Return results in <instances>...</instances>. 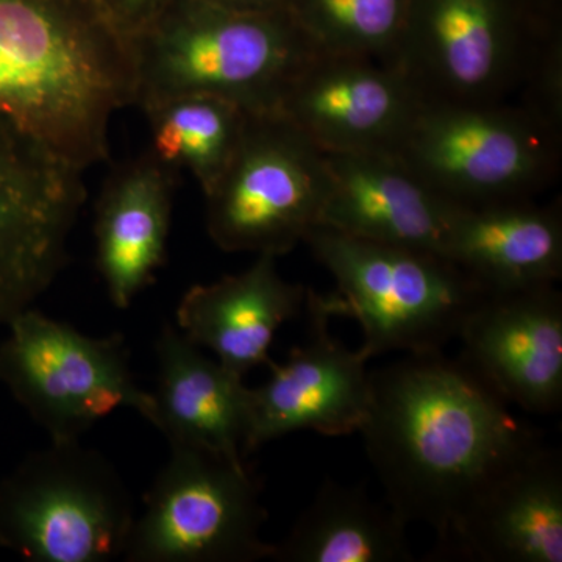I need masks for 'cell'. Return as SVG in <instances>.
<instances>
[{"label":"cell","mask_w":562,"mask_h":562,"mask_svg":"<svg viewBox=\"0 0 562 562\" xmlns=\"http://www.w3.org/2000/svg\"><path fill=\"white\" fill-rule=\"evenodd\" d=\"M361 427L387 505L439 539L514 461L541 442L462 358L408 355L371 371Z\"/></svg>","instance_id":"cell-1"},{"label":"cell","mask_w":562,"mask_h":562,"mask_svg":"<svg viewBox=\"0 0 562 562\" xmlns=\"http://www.w3.org/2000/svg\"><path fill=\"white\" fill-rule=\"evenodd\" d=\"M135 105L131 43L91 0H0V113L87 171Z\"/></svg>","instance_id":"cell-2"},{"label":"cell","mask_w":562,"mask_h":562,"mask_svg":"<svg viewBox=\"0 0 562 562\" xmlns=\"http://www.w3.org/2000/svg\"><path fill=\"white\" fill-rule=\"evenodd\" d=\"M135 105L206 94L249 113H273L316 55L288 10L250 13L202 0H171L131 41Z\"/></svg>","instance_id":"cell-3"},{"label":"cell","mask_w":562,"mask_h":562,"mask_svg":"<svg viewBox=\"0 0 562 562\" xmlns=\"http://www.w3.org/2000/svg\"><path fill=\"white\" fill-rule=\"evenodd\" d=\"M303 243L336 281L327 295L333 316L360 324L366 360L390 351H443L490 294L435 251L368 241L322 224Z\"/></svg>","instance_id":"cell-4"},{"label":"cell","mask_w":562,"mask_h":562,"mask_svg":"<svg viewBox=\"0 0 562 562\" xmlns=\"http://www.w3.org/2000/svg\"><path fill=\"white\" fill-rule=\"evenodd\" d=\"M561 127L524 102L424 103L390 151L454 205L524 201L557 179Z\"/></svg>","instance_id":"cell-5"},{"label":"cell","mask_w":562,"mask_h":562,"mask_svg":"<svg viewBox=\"0 0 562 562\" xmlns=\"http://www.w3.org/2000/svg\"><path fill=\"white\" fill-rule=\"evenodd\" d=\"M135 516L120 473L80 441H50L0 482V546L27 561L117 560Z\"/></svg>","instance_id":"cell-6"},{"label":"cell","mask_w":562,"mask_h":562,"mask_svg":"<svg viewBox=\"0 0 562 562\" xmlns=\"http://www.w3.org/2000/svg\"><path fill=\"white\" fill-rule=\"evenodd\" d=\"M5 327L0 382L52 442L80 441L117 408L154 422V395L136 383L124 336H88L35 308Z\"/></svg>","instance_id":"cell-7"},{"label":"cell","mask_w":562,"mask_h":562,"mask_svg":"<svg viewBox=\"0 0 562 562\" xmlns=\"http://www.w3.org/2000/svg\"><path fill=\"white\" fill-rule=\"evenodd\" d=\"M268 519L260 484L246 462L187 443H169V458L135 516L128 562H255L271 560L262 539Z\"/></svg>","instance_id":"cell-8"},{"label":"cell","mask_w":562,"mask_h":562,"mask_svg":"<svg viewBox=\"0 0 562 562\" xmlns=\"http://www.w3.org/2000/svg\"><path fill=\"white\" fill-rule=\"evenodd\" d=\"M324 151L279 113H250L241 143L205 198L206 231L224 251L290 254L321 222Z\"/></svg>","instance_id":"cell-9"},{"label":"cell","mask_w":562,"mask_h":562,"mask_svg":"<svg viewBox=\"0 0 562 562\" xmlns=\"http://www.w3.org/2000/svg\"><path fill=\"white\" fill-rule=\"evenodd\" d=\"M561 44L532 47L503 13L501 0H422L408 3L394 66L424 103L512 102Z\"/></svg>","instance_id":"cell-10"},{"label":"cell","mask_w":562,"mask_h":562,"mask_svg":"<svg viewBox=\"0 0 562 562\" xmlns=\"http://www.w3.org/2000/svg\"><path fill=\"white\" fill-rule=\"evenodd\" d=\"M81 176L0 113V325L33 308L65 266Z\"/></svg>","instance_id":"cell-11"},{"label":"cell","mask_w":562,"mask_h":562,"mask_svg":"<svg viewBox=\"0 0 562 562\" xmlns=\"http://www.w3.org/2000/svg\"><path fill=\"white\" fill-rule=\"evenodd\" d=\"M306 336L286 361L269 362L271 376L249 392L244 454L297 431L360 432L372 401V379L360 350L331 335L327 295L306 291Z\"/></svg>","instance_id":"cell-12"},{"label":"cell","mask_w":562,"mask_h":562,"mask_svg":"<svg viewBox=\"0 0 562 562\" xmlns=\"http://www.w3.org/2000/svg\"><path fill=\"white\" fill-rule=\"evenodd\" d=\"M424 105L395 66L317 52L273 113L322 151L391 150Z\"/></svg>","instance_id":"cell-13"},{"label":"cell","mask_w":562,"mask_h":562,"mask_svg":"<svg viewBox=\"0 0 562 562\" xmlns=\"http://www.w3.org/2000/svg\"><path fill=\"white\" fill-rule=\"evenodd\" d=\"M461 358L528 413L562 406V295L557 284L486 294L462 322Z\"/></svg>","instance_id":"cell-14"},{"label":"cell","mask_w":562,"mask_h":562,"mask_svg":"<svg viewBox=\"0 0 562 562\" xmlns=\"http://www.w3.org/2000/svg\"><path fill=\"white\" fill-rule=\"evenodd\" d=\"M476 562H562V461L542 441L498 473L436 543Z\"/></svg>","instance_id":"cell-15"},{"label":"cell","mask_w":562,"mask_h":562,"mask_svg":"<svg viewBox=\"0 0 562 562\" xmlns=\"http://www.w3.org/2000/svg\"><path fill=\"white\" fill-rule=\"evenodd\" d=\"M324 155L328 192L319 224L355 238L442 255L458 205L390 150Z\"/></svg>","instance_id":"cell-16"},{"label":"cell","mask_w":562,"mask_h":562,"mask_svg":"<svg viewBox=\"0 0 562 562\" xmlns=\"http://www.w3.org/2000/svg\"><path fill=\"white\" fill-rule=\"evenodd\" d=\"M306 291L280 276L277 257L257 255L241 273L192 286L177 306L176 327L188 341L244 376L272 361L273 338L281 325L302 312Z\"/></svg>","instance_id":"cell-17"},{"label":"cell","mask_w":562,"mask_h":562,"mask_svg":"<svg viewBox=\"0 0 562 562\" xmlns=\"http://www.w3.org/2000/svg\"><path fill=\"white\" fill-rule=\"evenodd\" d=\"M177 172L149 150L114 171L95 211V262L114 308H131L165 265Z\"/></svg>","instance_id":"cell-18"},{"label":"cell","mask_w":562,"mask_h":562,"mask_svg":"<svg viewBox=\"0 0 562 562\" xmlns=\"http://www.w3.org/2000/svg\"><path fill=\"white\" fill-rule=\"evenodd\" d=\"M158 376L151 425L169 443H187L246 462L249 392L244 376L206 357L176 324L166 322L155 344Z\"/></svg>","instance_id":"cell-19"},{"label":"cell","mask_w":562,"mask_h":562,"mask_svg":"<svg viewBox=\"0 0 562 562\" xmlns=\"http://www.w3.org/2000/svg\"><path fill=\"white\" fill-rule=\"evenodd\" d=\"M442 255L490 294L557 284L562 277L560 205L524 199L458 206Z\"/></svg>","instance_id":"cell-20"},{"label":"cell","mask_w":562,"mask_h":562,"mask_svg":"<svg viewBox=\"0 0 562 562\" xmlns=\"http://www.w3.org/2000/svg\"><path fill=\"white\" fill-rule=\"evenodd\" d=\"M408 524L390 505L361 486L327 480L292 525L273 543L277 562H412Z\"/></svg>","instance_id":"cell-21"},{"label":"cell","mask_w":562,"mask_h":562,"mask_svg":"<svg viewBox=\"0 0 562 562\" xmlns=\"http://www.w3.org/2000/svg\"><path fill=\"white\" fill-rule=\"evenodd\" d=\"M149 122V151L173 172L188 171L209 190L241 143L250 113L216 95L165 99L140 109Z\"/></svg>","instance_id":"cell-22"},{"label":"cell","mask_w":562,"mask_h":562,"mask_svg":"<svg viewBox=\"0 0 562 562\" xmlns=\"http://www.w3.org/2000/svg\"><path fill=\"white\" fill-rule=\"evenodd\" d=\"M409 0H303L290 11L324 54L353 55L394 66Z\"/></svg>","instance_id":"cell-23"},{"label":"cell","mask_w":562,"mask_h":562,"mask_svg":"<svg viewBox=\"0 0 562 562\" xmlns=\"http://www.w3.org/2000/svg\"><path fill=\"white\" fill-rule=\"evenodd\" d=\"M171 0H106L105 9L110 20L128 43L139 35Z\"/></svg>","instance_id":"cell-24"},{"label":"cell","mask_w":562,"mask_h":562,"mask_svg":"<svg viewBox=\"0 0 562 562\" xmlns=\"http://www.w3.org/2000/svg\"><path fill=\"white\" fill-rule=\"evenodd\" d=\"M210 5L235 11H250V13H266L277 11V0H202Z\"/></svg>","instance_id":"cell-25"}]
</instances>
